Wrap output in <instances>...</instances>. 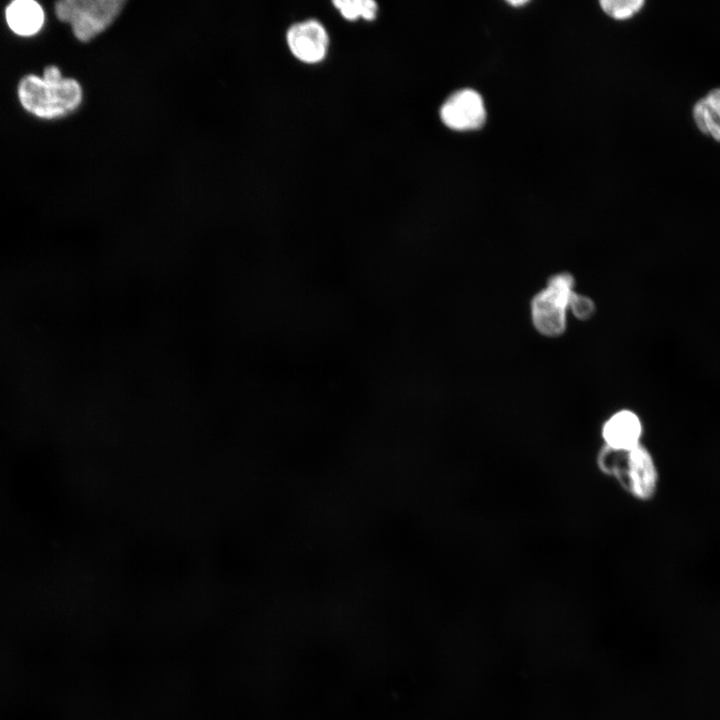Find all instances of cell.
Returning <instances> with one entry per match:
<instances>
[{
	"instance_id": "6da1fadb",
	"label": "cell",
	"mask_w": 720,
	"mask_h": 720,
	"mask_svg": "<svg viewBox=\"0 0 720 720\" xmlns=\"http://www.w3.org/2000/svg\"><path fill=\"white\" fill-rule=\"evenodd\" d=\"M22 107L41 119L63 117L77 109L82 100V89L77 80L63 78L55 65L45 67L42 77L24 76L17 88Z\"/></svg>"
},
{
	"instance_id": "7a4b0ae2",
	"label": "cell",
	"mask_w": 720,
	"mask_h": 720,
	"mask_svg": "<svg viewBox=\"0 0 720 720\" xmlns=\"http://www.w3.org/2000/svg\"><path fill=\"white\" fill-rule=\"evenodd\" d=\"M596 462L603 474L613 477L634 498L648 501L655 496L659 482L657 466L641 443L626 449L604 445Z\"/></svg>"
},
{
	"instance_id": "3957f363",
	"label": "cell",
	"mask_w": 720,
	"mask_h": 720,
	"mask_svg": "<svg viewBox=\"0 0 720 720\" xmlns=\"http://www.w3.org/2000/svg\"><path fill=\"white\" fill-rule=\"evenodd\" d=\"M124 4L123 0H62L56 2L55 13L70 24L78 40L86 42L105 30Z\"/></svg>"
},
{
	"instance_id": "277c9868",
	"label": "cell",
	"mask_w": 720,
	"mask_h": 720,
	"mask_svg": "<svg viewBox=\"0 0 720 720\" xmlns=\"http://www.w3.org/2000/svg\"><path fill=\"white\" fill-rule=\"evenodd\" d=\"M574 279L568 273L553 276L545 289L532 300L531 313L535 328L543 335L558 336L566 328Z\"/></svg>"
},
{
	"instance_id": "5b68a950",
	"label": "cell",
	"mask_w": 720,
	"mask_h": 720,
	"mask_svg": "<svg viewBox=\"0 0 720 720\" xmlns=\"http://www.w3.org/2000/svg\"><path fill=\"white\" fill-rule=\"evenodd\" d=\"M440 117L448 128L456 131L478 129L486 119L482 97L472 89L459 90L443 103Z\"/></svg>"
},
{
	"instance_id": "8992f818",
	"label": "cell",
	"mask_w": 720,
	"mask_h": 720,
	"mask_svg": "<svg viewBox=\"0 0 720 720\" xmlns=\"http://www.w3.org/2000/svg\"><path fill=\"white\" fill-rule=\"evenodd\" d=\"M286 40L293 56L308 64L322 61L329 47L326 29L313 19L293 24L287 31Z\"/></svg>"
},
{
	"instance_id": "52a82bcc",
	"label": "cell",
	"mask_w": 720,
	"mask_h": 720,
	"mask_svg": "<svg viewBox=\"0 0 720 720\" xmlns=\"http://www.w3.org/2000/svg\"><path fill=\"white\" fill-rule=\"evenodd\" d=\"M642 433L640 418L630 410H621L613 414L601 430L605 445L616 449H626L640 444Z\"/></svg>"
},
{
	"instance_id": "ba28073f",
	"label": "cell",
	"mask_w": 720,
	"mask_h": 720,
	"mask_svg": "<svg viewBox=\"0 0 720 720\" xmlns=\"http://www.w3.org/2000/svg\"><path fill=\"white\" fill-rule=\"evenodd\" d=\"M5 19L16 35L30 37L43 27L45 14L42 6L34 0H14L5 8Z\"/></svg>"
},
{
	"instance_id": "9c48e42d",
	"label": "cell",
	"mask_w": 720,
	"mask_h": 720,
	"mask_svg": "<svg viewBox=\"0 0 720 720\" xmlns=\"http://www.w3.org/2000/svg\"><path fill=\"white\" fill-rule=\"evenodd\" d=\"M693 118L702 133L720 142V88L712 90L694 105Z\"/></svg>"
},
{
	"instance_id": "30bf717a",
	"label": "cell",
	"mask_w": 720,
	"mask_h": 720,
	"mask_svg": "<svg viewBox=\"0 0 720 720\" xmlns=\"http://www.w3.org/2000/svg\"><path fill=\"white\" fill-rule=\"evenodd\" d=\"M334 6L343 18L355 21L359 18L371 21L376 18L378 6L372 0H335Z\"/></svg>"
},
{
	"instance_id": "8fae6325",
	"label": "cell",
	"mask_w": 720,
	"mask_h": 720,
	"mask_svg": "<svg viewBox=\"0 0 720 720\" xmlns=\"http://www.w3.org/2000/svg\"><path fill=\"white\" fill-rule=\"evenodd\" d=\"M643 0H603V10L613 18L626 19L637 13L643 6Z\"/></svg>"
},
{
	"instance_id": "7c38bea8",
	"label": "cell",
	"mask_w": 720,
	"mask_h": 720,
	"mask_svg": "<svg viewBox=\"0 0 720 720\" xmlns=\"http://www.w3.org/2000/svg\"><path fill=\"white\" fill-rule=\"evenodd\" d=\"M569 308L578 319L586 320L594 312V303L590 298L574 292L569 302Z\"/></svg>"
},
{
	"instance_id": "4fadbf2b",
	"label": "cell",
	"mask_w": 720,
	"mask_h": 720,
	"mask_svg": "<svg viewBox=\"0 0 720 720\" xmlns=\"http://www.w3.org/2000/svg\"><path fill=\"white\" fill-rule=\"evenodd\" d=\"M508 3L511 5H514V6H519V5L526 4L527 1L526 0H518V1L512 0V1H508Z\"/></svg>"
}]
</instances>
